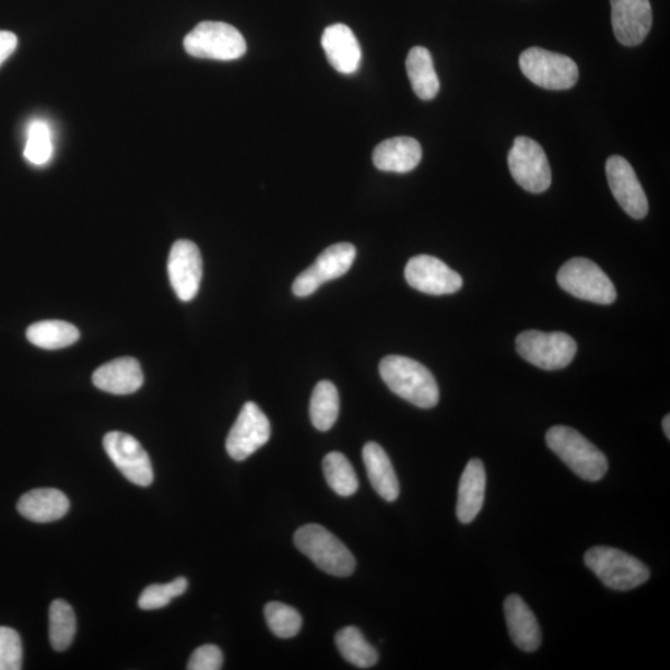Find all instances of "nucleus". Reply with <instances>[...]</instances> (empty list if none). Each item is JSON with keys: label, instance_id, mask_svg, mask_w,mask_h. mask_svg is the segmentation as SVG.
<instances>
[{"label": "nucleus", "instance_id": "obj_1", "mask_svg": "<svg viewBox=\"0 0 670 670\" xmlns=\"http://www.w3.org/2000/svg\"><path fill=\"white\" fill-rule=\"evenodd\" d=\"M379 372L388 388L412 405L421 409L437 405L438 385L426 366L407 356L389 355L381 361Z\"/></svg>", "mask_w": 670, "mask_h": 670}, {"label": "nucleus", "instance_id": "obj_2", "mask_svg": "<svg viewBox=\"0 0 670 670\" xmlns=\"http://www.w3.org/2000/svg\"><path fill=\"white\" fill-rule=\"evenodd\" d=\"M545 439L549 448L580 479L598 482L608 473V458L576 430L554 426Z\"/></svg>", "mask_w": 670, "mask_h": 670}, {"label": "nucleus", "instance_id": "obj_3", "mask_svg": "<svg viewBox=\"0 0 670 670\" xmlns=\"http://www.w3.org/2000/svg\"><path fill=\"white\" fill-rule=\"evenodd\" d=\"M585 564L600 581L616 591H630L648 581L649 568L622 550L595 546L587 550Z\"/></svg>", "mask_w": 670, "mask_h": 670}, {"label": "nucleus", "instance_id": "obj_4", "mask_svg": "<svg viewBox=\"0 0 670 670\" xmlns=\"http://www.w3.org/2000/svg\"><path fill=\"white\" fill-rule=\"evenodd\" d=\"M295 544L320 568L338 576H351L355 571V559L341 540L318 525L301 527L295 534Z\"/></svg>", "mask_w": 670, "mask_h": 670}, {"label": "nucleus", "instance_id": "obj_5", "mask_svg": "<svg viewBox=\"0 0 670 670\" xmlns=\"http://www.w3.org/2000/svg\"><path fill=\"white\" fill-rule=\"evenodd\" d=\"M185 49L195 58L232 61L245 55L247 45L235 26L222 22H201L186 36Z\"/></svg>", "mask_w": 670, "mask_h": 670}, {"label": "nucleus", "instance_id": "obj_6", "mask_svg": "<svg viewBox=\"0 0 670 670\" xmlns=\"http://www.w3.org/2000/svg\"><path fill=\"white\" fill-rule=\"evenodd\" d=\"M557 282L574 297L598 305H611L618 298L616 287L608 274L583 257L567 261L557 273Z\"/></svg>", "mask_w": 670, "mask_h": 670}, {"label": "nucleus", "instance_id": "obj_7", "mask_svg": "<svg viewBox=\"0 0 670 670\" xmlns=\"http://www.w3.org/2000/svg\"><path fill=\"white\" fill-rule=\"evenodd\" d=\"M516 344L522 360L544 371L566 368L577 352L574 339L562 332L544 333L539 330H527L517 337Z\"/></svg>", "mask_w": 670, "mask_h": 670}, {"label": "nucleus", "instance_id": "obj_8", "mask_svg": "<svg viewBox=\"0 0 670 670\" xmlns=\"http://www.w3.org/2000/svg\"><path fill=\"white\" fill-rule=\"evenodd\" d=\"M519 66L532 84L546 90H568L578 80V68L573 59L541 48L522 51Z\"/></svg>", "mask_w": 670, "mask_h": 670}, {"label": "nucleus", "instance_id": "obj_9", "mask_svg": "<svg viewBox=\"0 0 670 670\" xmlns=\"http://www.w3.org/2000/svg\"><path fill=\"white\" fill-rule=\"evenodd\" d=\"M508 164L514 180L522 189L540 195L552 186V169L543 146L529 137H517L508 155Z\"/></svg>", "mask_w": 670, "mask_h": 670}, {"label": "nucleus", "instance_id": "obj_10", "mask_svg": "<svg viewBox=\"0 0 670 670\" xmlns=\"http://www.w3.org/2000/svg\"><path fill=\"white\" fill-rule=\"evenodd\" d=\"M355 246L341 243L329 246L307 270L298 274L292 291L297 297H308L324 283L344 277L355 260Z\"/></svg>", "mask_w": 670, "mask_h": 670}, {"label": "nucleus", "instance_id": "obj_11", "mask_svg": "<svg viewBox=\"0 0 670 670\" xmlns=\"http://www.w3.org/2000/svg\"><path fill=\"white\" fill-rule=\"evenodd\" d=\"M271 425L255 402H246L226 438V451L235 461H245L269 443Z\"/></svg>", "mask_w": 670, "mask_h": 670}, {"label": "nucleus", "instance_id": "obj_12", "mask_svg": "<svg viewBox=\"0 0 670 670\" xmlns=\"http://www.w3.org/2000/svg\"><path fill=\"white\" fill-rule=\"evenodd\" d=\"M105 451L126 479L133 484L149 486L153 482V467L149 454L134 437L109 433L104 437Z\"/></svg>", "mask_w": 670, "mask_h": 670}, {"label": "nucleus", "instance_id": "obj_13", "mask_svg": "<svg viewBox=\"0 0 670 670\" xmlns=\"http://www.w3.org/2000/svg\"><path fill=\"white\" fill-rule=\"evenodd\" d=\"M405 279L412 289L434 296L452 295L463 286L460 274L428 255L412 257L407 265Z\"/></svg>", "mask_w": 670, "mask_h": 670}, {"label": "nucleus", "instance_id": "obj_14", "mask_svg": "<svg viewBox=\"0 0 670 670\" xmlns=\"http://www.w3.org/2000/svg\"><path fill=\"white\" fill-rule=\"evenodd\" d=\"M168 274L172 287L180 301L196 298L203 278V259L195 243L178 240L172 246Z\"/></svg>", "mask_w": 670, "mask_h": 670}, {"label": "nucleus", "instance_id": "obj_15", "mask_svg": "<svg viewBox=\"0 0 670 670\" xmlns=\"http://www.w3.org/2000/svg\"><path fill=\"white\" fill-rule=\"evenodd\" d=\"M609 185L614 199L633 219H644L648 214V199L632 165L621 157L612 155L606 163Z\"/></svg>", "mask_w": 670, "mask_h": 670}, {"label": "nucleus", "instance_id": "obj_16", "mask_svg": "<svg viewBox=\"0 0 670 670\" xmlns=\"http://www.w3.org/2000/svg\"><path fill=\"white\" fill-rule=\"evenodd\" d=\"M614 36L626 47H637L654 23L649 0H611Z\"/></svg>", "mask_w": 670, "mask_h": 670}, {"label": "nucleus", "instance_id": "obj_17", "mask_svg": "<svg viewBox=\"0 0 670 670\" xmlns=\"http://www.w3.org/2000/svg\"><path fill=\"white\" fill-rule=\"evenodd\" d=\"M322 47L330 66L343 75L360 69L362 49L351 27L344 24L328 26L322 35Z\"/></svg>", "mask_w": 670, "mask_h": 670}, {"label": "nucleus", "instance_id": "obj_18", "mask_svg": "<svg viewBox=\"0 0 670 670\" xmlns=\"http://www.w3.org/2000/svg\"><path fill=\"white\" fill-rule=\"evenodd\" d=\"M93 381L99 390L114 395H130L141 389L144 376L140 362L125 356L101 365L93 375Z\"/></svg>", "mask_w": 670, "mask_h": 670}, {"label": "nucleus", "instance_id": "obj_19", "mask_svg": "<svg viewBox=\"0 0 670 670\" xmlns=\"http://www.w3.org/2000/svg\"><path fill=\"white\" fill-rule=\"evenodd\" d=\"M504 614L514 645L528 654L539 649L541 630L538 620L519 595H510L504 601Z\"/></svg>", "mask_w": 670, "mask_h": 670}, {"label": "nucleus", "instance_id": "obj_20", "mask_svg": "<svg viewBox=\"0 0 670 670\" xmlns=\"http://www.w3.org/2000/svg\"><path fill=\"white\" fill-rule=\"evenodd\" d=\"M485 470L479 458L467 463L458 486L456 514L463 525H470L483 508L485 494Z\"/></svg>", "mask_w": 670, "mask_h": 670}, {"label": "nucleus", "instance_id": "obj_21", "mask_svg": "<svg viewBox=\"0 0 670 670\" xmlns=\"http://www.w3.org/2000/svg\"><path fill=\"white\" fill-rule=\"evenodd\" d=\"M421 158V144L411 137L384 141L373 153L375 167L383 172L409 173L418 167Z\"/></svg>", "mask_w": 670, "mask_h": 670}, {"label": "nucleus", "instance_id": "obj_22", "mask_svg": "<svg viewBox=\"0 0 670 670\" xmlns=\"http://www.w3.org/2000/svg\"><path fill=\"white\" fill-rule=\"evenodd\" d=\"M70 502L66 494L54 489L27 492L17 502V512L35 522H51L66 517Z\"/></svg>", "mask_w": 670, "mask_h": 670}, {"label": "nucleus", "instance_id": "obj_23", "mask_svg": "<svg viewBox=\"0 0 670 670\" xmlns=\"http://www.w3.org/2000/svg\"><path fill=\"white\" fill-rule=\"evenodd\" d=\"M363 460L375 492L385 501H397L400 494L399 480L383 447L375 443L366 444L363 448Z\"/></svg>", "mask_w": 670, "mask_h": 670}, {"label": "nucleus", "instance_id": "obj_24", "mask_svg": "<svg viewBox=\"0 0 670 670\" xmlns=\"http://www.w3.org/2000/svg\"><path fill=\"white\" fill-rule=\"evenodd\" d=\"M407 71L414 93L424 101L433 99L439 91V80L433 57L426 48H412L407 59Z\"/></svg>", "mask_w": 670, "mask_h": 670}, {"label": "nucleus", "instance_id": "obj_25", "mask_svg": "<svg viewBox=\"0 0 670 670\" xmlns=\"http://www.w3.org/2000/svg\"><path fill=\"white\" fill-rule=\"evenodd\" d=\"M26 338L36 346L54 351L77 343L80 332L75 326L63 320H43L27 328Z\"/></svg>", "mask_w": 670, "mask_h": 670}, {"label": "nucleus", "instance_id": "obj_26", "mask_svg": "<svg viewBox=\"0 0 670 670\" xmlns=\"http://www.w3.org/2000/svg\"><path fill=\"white\" fill-rule=\"evenodd\" d=\"M310 421L319 431L332 428L339 415V393L333 383L319 381L312 393Z\"/></svg>", "mask_w": 670, "mask_h": 670}, {"label": "nucleus", "instance_id": "obj_27", "mask_svg": "<svg viewBox=\"0 0 670 670\" xmlns=\"http://www.w3.org/2000/svg\"><path fill=\"white\" fill-rule=\"evenodd\" d=\"M338 650L346 662L357 668H371L378 663L379 655L356 627H345L336 635Z\"/></svg>", "mask_w": 670, "mask_h": 670}, {"label": "nucleus", "instance_id": "obj_28", "mask_svg": "<svg viewBox=\"0 0 670 670\" xmlns=\"http://www.w3.org/2000/svg\"><path fill=\"white\" fill-rule=\"evenodd\" d=\"M50 644L55 650L68 649L77 635V618L71 606L63 600H55L49 612Z\"/></svg>", "mask_w": 670, "mask_h": 670}, {"label": "nucleus", "instance_id": "obj_29", "mask_svg": "<svg viewBox=\"0 0 670 670\" xmlns=\"http://www.w3.org/2000/svg\"><path fill=\"white\" fill-rule=\"evenodd\" d=\"M324 472L330 489L341 497H351L360 489L352 463L341 452H330L325 457Z\"/></svg>", "mask_w": 670, "mask_h": 670}, {"label": "nucleus", "instance_id": "obj_30", "mask_svg": "<svg viewBox=\"0 0 670 670\" xmlns=\"http://www.w3.org/2000/svg\"><path fill=\"white\" fill-rule=\"evenodd\" d=\"M265 619L274 636L292 638L298 635L302 616L296 609L282 602H270L265 608Z\"/></svg>", "mask_w": 670, "mask_h": 670}, {"label": "nucleus", "instance_id": "obj_31", "mask_svg": "<svg viewBox=\"0 0 670 670\" xmlns=\"http://www.w3.org/2000/svg\"><path fill=\"white\" fill-rule=\"evenodd\" d=\"M188 589L186 577H178L176 580L164 585H151L141 593L139 606L142 610H160L168 606L173 599L185 593Z\"/></svg>", "mask_w": 670, "mask_h": 670}, {"label": "nucleus", "instance_id": "obj_32", "mask_svg": "<svg viewBox=\"0 0 670 670\" xmlns=\"http://www.w3.org/2000/svg\"><path fill=\"white\" fill-rule=\"evenodd\" d=\"M52 154L49 126L44 121H34L27 131L24 157L35 165L48 163Z\"/></svg>", "mask_w": 670, "mask_h": 670}, {"label": "nucleus", "instance_id": "obj_33", "mask_svg": "<svg viewBox=\"0 0 670 670\" xmlns=\"http://www.w3.org/2000/svg\"><path fill=\"white\" fill-rule=\"evenodd\" d=\"M23 666V645L20 633L0 627V670H20Z\"/></svg>", "mask_w": 670, "mask_h": 670}, {"label": "nucleus", "instance_id": "obj_34", "mask_svg": "<svg viewBox=\"0 0 670 670\" xmlns=\"http://www.w3.org/2000/svg\"><path fill=\"white\" fill-rule=\"evenodd\" d=\"M224 663L222 649L214 645L201 646L191 655L188 663L189 670H219Z\"/></svg>", "mask_w": 670, "mask_h": 670}, {"label": "nucleus", "instance_id": "obj_35", "mask_svg": "<svg viewBox=\"0 0 670 670\" xmlns=\"http://www.w3.org/2000/svg\"><path fill=\"white\" fill-rule=\"evenodd\" d=\"M17 47L16 35L12 32L0 31V66L15 51Z\"/></svg>", "mask_w": 670, "mask_h": 670}, {"label": "nucleus", "instance_id": "obj_36", "mask_svg": "<svg viewBox=\"0 0 670 670\" xmlns=\"http://www.w3.org/2000/svg\"><path fill=\"white\" fill-rule=\"evenodd\" d=\"M663 431H665L667 438L669 439L670 438V416L669 415H667L663 419Z\"/></svg>", "mask_w": 670, "mask_h": 670}]
</instances>
